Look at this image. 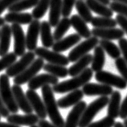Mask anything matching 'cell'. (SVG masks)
<instances>
[{"mask_svg": "<svg viewBox=\"0 0 127 127\" xmlns=\"http://www.w3.org/2000/svg\"><path fill=\"white\" fill-rule=\"evenodd\" d=\"M41 91L46 111L52 123L56 127H64L65 122L59 111L57 101L55 99L52 88L49 85H47L42 87Z\"/></svg>", "mask_w": 127, "mask_h": 127, "instance_id": "1", "label": "cell"}, {"mask_svg": "<svg viewBox=\"0 0 127 127\" xmlns=\"http://www.w3.org/2000/svg\"><path fill=\"white\" fill-rule=\"evenodd\" d=\"M93 75V70L89 68H87L81 73L76 76H73L72 79L60 83L58 82L56 85H53L52 90L56 93H65L74 91L87 84L92 79Z\"/></svg>", "mask_w": 127, "mask_h": 127, "instance_id": "2", "label": "cell"}, {"mask_svg": "<svg viewBox=\"0 0 127 127\" xmlns=\"http://www.w3.org/2000/svg\"><path fill=\"white\" fill-rule=\"evenodd\" d=\"M0 94L3 103L9 110V112L17 113L19 108L15 101L12 89L10 85L9 76L6 73L0 76Z\"/></svg>", "mask_w": 127, "mask_h": 127, "instance_id": "3", "label": "cell"}, {"mask_svg": "<svg viewBox=\"0 0 127 127\" xmlns=\"http://www.w3.org/2000/svg\"><path fill=\"white\" fill-rule=\"evenodd\" d=\"M109 100V99L107 96H103L96 99L94 101L91 102L88 106H86L80 120L78 127H88L92 122L93 119L97 114V113L108 105Z\"/></svg>", "mask_w": 127, "mask_h": 127, "instance_id": "4", "label": "cell"}, {"mask_svg": "<svg viewBox=\"0 0 127 127\" xmlns=\"http://www.w3.org/2000/svg\"><path fill=\"white\" fill-rule=\"evenodd\" d=\"M99 44V39L95 36H91L86 40L83 41L77 46H76L71 52H69L68 59L69 62H76L82 56L87 55L91 50L94 49L95 47Z\"/></svg>", "mask_w": 127, "mask_h": 127, "instance_id": "5", "label": "cell"}, {"mask_svg": "<svg viewBox=\"0 0 127 127\" xmlns=\"http://www.w3.org/2000/svg\"><path fill=\"white\" fill-rule=\"evenodd\" d=\"M43 65H44V61H43V59L39 57L35 59V61L24 71L22 72L18 76H15L14 84L22 85L26 84V83H28L43 68Z\"/></svg>", "mask_w": 127, "mask_h": 127, "instance_id": "6", "label": "cell"}, {"mask_svg": "<svg viewBox=\"0 0 127 127\" xmlns=\"http://www.w3.org/2000/svg\"><path fill=\"white\" fill-rule=\"evenodd\" d=\"M35 54L34 52L29 51L23 54L19 61H15L12 65H11L6 70V74L9 77H15V76L20 74L22 72L28 68L31 64L35 61Z\"/></svg>", "mask_w": 127, "mask_h": 127, "instance_id": "7", "label": "cell"}, {"mask_svg": "<svg viewBox=\"0 0 127 127\" xmlns=\"http://www.w3.org/2000/svg\"><path fill=\"white\" fill-rule=\"evenodd\" d=\"M35 54L38 57L43 59V61H48L50 64H59L62 66H67L69 64V61L67 56L61 54L60 52L50 51L46 48L39 47L35 50Z\"/></svg>", "mask_w": 127, "mask_h": 127, "instance_id": "8", "label": "cell"}, {"mask_svg": "<svg viewBox=\"0 0 127 127\" xmlns=\"http://www.w3.org/2000/svg\"><path fill=\"white\" fill-rule=\"evenodd\" d=\"M95 79L101 84L115 87L119 89H125L127 87V82L122 76L113 74L109 72L103 71V70L96 72Z\"/></svg>", "mask_w": 127, "mask_h": 127, "instance_id": "9", "label": "cell"}, {"mask_svg": "<svg viewBox=\"0 0 127 127\" xmlns=\"http://www.w3.org/2000/svg\"><path fill=\"white\" fill-rule=\"evenodd\" d=\"M14 38V52L17 56H22L26 52V36L22 27L12 23L11 26Z\"/></svg>", "mask_w": 127, "mask_h": 127, "instance_id": "10", "label": "cell"}, {"mask_svg": "<svg viewBox=\"0 0 127 127\" xmlns=\"http://www.w3.org/2000/svg\"><path fill=\"white\" fill-rule=\"evenodd\" d=\"M40 31V23L38 19H33L30 23L26 35V48L28 51H35L37 48L38 39Z\"/></svg>", "mask_w": 127, "mask_h": 127, "instance_id": "11", "label": "cell"}, {"mask_svg": "<svg viewBox=\"0 0 127 127\" xmlns=\"http://www.w3.org/2000/svg\"><path fill=\"white\" fill-rule=\"evenodd\" d=\"M26 96L28 97L29 103L32 107L33 110L35 112V114L39 117V119H45L47 118V113L44 103L39 97V96L35 90L28 89L26 92Z\"/></svg>", "mask_w": 127, "mask_h": 127, "instance_id": "12", "label": "cell"}, {"mask_svg": "<svg viewBox=\"0 0 127 127\" xmlns=\"http://www.w3.org/2000/svg\"><path fill=\"white\" fill-rule=\"evenodd\" d=\"M92 35L96 38L106 40H118L124 37L125 32L122 29L111 28H94L92 31Z\"/></svg>", "mask_w": 127, "mask_h": 127, "instance_id": "13", "label": "cell"}, {"mask_svg": "<svg viewBox=\"0 0 127 127\" xmlns=\"http://www.w3.org/2000/svg\"><path fill=\"white\" fill-rule=\"evenodd\" d=\"M82 91L84 95L92 96H109L113 93V88L111 86L104 84H95V83H87L83 86Z\"/></svg>", "mask_w": 127, "mask_h": 127, "instance_id": "14", "label": "cell"}, {"mask_svg": "<svg viewBox=\"0 0 127 127\" xmlns=\"http://www.w3.org/2000/svg\"><path fill=\"white\" fill-rule=\"evenodd\" d=\"M58 82V77L49 73H43V74L36 75L28 82V88L29 89L36 90L47 85H55Z\"/></svg>", "mask_w": 127, "mask_h": 127, "instance_id": "15", "label": "cell"}, {"mask_svg": "<svg viewBox=\"0 0 127 127\" xmlns=\"http://www.w3.org/2000/svg\"><path fill=\"white\" fill-rule=\"evenodd\" d=\"M85 101H81L73 106V108L67 117L66 122H64V127H78L80 120L86 108Z\"/></svg>", "mask_w": 127, "mask_h": 127, "instance_id": "16", "label": "cell"}, {"mask_svg": "<svg viewBox=\"0 0 127 127\" xmlns=\"http://www.w3.org/2000/svg\"><path fill=\"white\" fill-rule=\"evenodd\" d=\"M7 122L15 124L17 126H31L33 125H36L39 122V117L34 114V113H26L25 115H19L17 113H12L9 115L7 118Z\"/></svg>", "mask_w": 127, "mask_h": 127, "instance_id": "17", "label": "cell"}, {"mask_svg": "<svg viewBox=\"0 0 127 127\" xmlns=\"http://www.w3.org/2000/svg\"><path fill=\"white\" fill-rule=\"evenodd\" d=\"M13 94H14L15 101L17 103V105L23 113H32L33 111L32 107L29 103V101L24 93H23L20 85H14L12 87Z\"/></svg>", "mask_w": 127, "mask_h": 127, "instance_id": "18", "label": "cell"}, {"mask_svg": "<svg viewBox=\"0 0 127 127\" xmlns=\"http://www.w3.org/2000/svg\"><path fill=\"white\" fill-rule=\"evenodd\" d=\"M81 37L77 33L76 34H71L68 35L65 38H62L60 40L56 41L52 45V51L56 52H65L70 48H72L76 43H78L81 41Z\"/></svg>", "mask_w": 127, "mask_h": 127, "instance_id": "19", "label": "cell"}, {"mask_svg": "<svg viewBox=\"0 0 127 127\" xmlns=\"http://www.w3.org/2000/svg\"><path fill=\"white\" fill-rule=\"evenodd\" d=\"M84 97V93L82 90L76 89L74 91L70 92L68 95L58 100L57 105L58 107L62 109H66L68 107L74 106L80 102Z\"/></svg>", "mask_w": 127, "mask_h": 127, "instance_id": "20", "label": "cell"}, {"mask_svg": "<svg viewBox=\"0 0 127 127\" xmlns=\"http://www.w3.org/2000/svg\"><path fill=\"white\" fill-rule=\"evenodd\" d=\"M70 22L71 26L76 30L81 38L89 39L92 36V32L87 26V23L78 15H73L70 19Z\"/></svg>", "mask_w": 127, "mask_h": 127, "instance_id": "21", "label": "cell"}, {"mask_svg": "<svg viewBox=\"0 0 127 127\" xmlns=\"http://www.w3.org/2000/svg\"><path fill=\"white\" fill-rule=\"evenodd\" d=\"M12 32L10 25L4 24L0 30V56L7 54L11 45Z\"/></svg>", "mask_w": 127, "mask_h": 127, "instance_id": "22", "label": "cell"}, {"mask_svg": "<svg viewBox=\"0 0 127 127\" xmlns=\"http://www.w3.org/2000/svg\"><path fill=\"white\" fill-rule=\"evenodd\" d=\"M4 19L6 23L27 25L30 24V23L33 20V17L32 14L28 12H8L5 15Z\"/></svg>", "mask_w": 127, "mask_h": 127, "instance_id": "23", "label": "cell"}, {"mask_svg": "<svg viewBox=\"0 0 127 127\" xmlns=\"http://www.w3.org/2000/svg\"><path fill=\"white\" fill-rule=\"evenodd\" d=\"M48 23L51 27H56L61 20L62 11V0H50Z\"/></svg>", "mask_w": 127, "mask_h": 127, "instance_id": "24", "label": "cell"}, {"mask_svg": "<svg viewBox=\"0 0 127 127\" xmlns=\"http://www.w3.org/2000/svg\"><path fill=\"white\" fill-rule=\"evenodd\" d=\"M93 56L91 54H87L84 56H82L81 58L77 60L73 65H72L68 68V75L71 76H76L79 75L80 73H81L85 69L87 68L90 64L92 63Z\"/></svg>", "mask_w": 127, "mask_h": 127, "instance_id": "25", "label": "cell"}, {"mask_svg": "<svg viewBox=\"0 0 127 127\" xmlns=\"http://www.w3.org/2000/svg\"><path fill=\"white\" fill-rule=\"evenodd\" d=\"M122 95L118 91H113L111 94V97L108 103V116L113 118H117L119 117L120 108H121Z\"/></svg>", "mask_w": 127, "mask_h": 127, "instance_id": "26", "label": "cell"}, {"mask_svg": "<svg viewBox=\"0 0 127 127\" xmlns=\"http://www.w3.org/2000/svg\"><path fill=\"white\" fill-rule=\"evenodd\" d=\"M39 34H40L42 44L43 45V47L46 48H52V45L54 44L55 40L52 33L51 25L48 21H43L42 23H40Z\"/></svg>", "mask_w": 127, "mask_h": 127, "instance_id": "27", "label": "cell"}, {"mask_svg": "<svg viewBox=\"0 0 127 127\" xmlns=\"http://www.w3.org/2000/svg\"><path fill=\"white\" fill-rule=\"evenodd\" d=\"M86 4L91 10V11L99 15L100 16L111 18L113 15L111 9L96 0H86Z\"/></svg>", "mask_w": 127, "mask_h": 127, "instance_id": "28", "label": "cell"}, {"mask_svg": "<svg viewBox=\"0 0 127 127\" xmlns=\"http://www.w3.org/2000/svg\"><path fill=\"white\" fill-rule=\"evenodd\" d=\"M105 62V51L101 46H96L94 48V53L93 56L92 60V67L91 69L93 72H99L101 71Z\"/></svg>", "mask_w": 127, "mask_h": 127, "instance_id": "29", "label": "cell"}, {"mask_svg": "<svg viewBox=\"0 0 127 127\" xmlns=\"http://www.w3.org/2000/svg\"><path fill=\"white\" fill-rule=\"evenodd\" d=\"M99 44L112 59H118L122 54L119 47L116 45L114 43H113L111 40L101 39V40H99Z\"/></svg>", "mask_w": 127, "mask_h": 127, "instance_id": "30", "label": "cell"}, {"mask_svg": "<svg viewBox=\"0 0 127 127\" xmlns=\"http://www.w3.org/2000/svg\"><path fill=\"white\" fill-rule=\"evenodd\" d=\"M43 68L45 72H48L49 74H52L58 78H64L68 75V69L65 66L48 63L44 64Z\"/></svg>", "mask_w": 127, "mask_h": 127, "instance_id": "31", "label": "cell"}, {"mask_svg": "<svg viewBox=\"0 0 127 127\" xmlns=\"http://www.w3.org/2000/svg\"><path fill=\"white\" fill-rule=\"evenodd\" d=\"M71 27V22L68 17H64L59 21L58 24L56 26V29L53 33V38L54 40L58 41L64 37L66 32L68 31Z\"/></svg>", "mask_w": 127, "mask_h": 127, "instance_id": "32", "label": "cell"}, {"mask_svg": "<svg viewBox=\"0 0 127 127\" xmlns=\"http://www.w3.org/2000/svg\"><path fill=\"white\" fill-rule=\"evenodd\" d=\"M75 7L78 12V15L80 17L84 19L87 23H91L93 18L92 11L89 6H87L86 2H84V0H76L75 3Z\"/></svg>", "mask_w": 127, "mask_h": 127, "instance_id": "33", "label": "cell"}, {"mask_svg": "<svg viewBox=\"0 0 127 127\" xmlns=\"http://www.w3.org/2000/svg\"><path fill=\"white\" fill-rule=\"evenodd\" d=\"M91 24L96 28H115L118 25V23L115 19H112V17L109 18L99 16V17L93 18Z\"/></svg>", "mask_w": 127, "mask_h": 127, "instance_id": "34", "label": "cell"}, {"mask_svg": "<svg viewBox=\"0 0 127 127\" xmlns=\"http://www.w3.org/2000/svg\"><path fill=\"white\" fill-rule=\"evenodd\" d=\"M39 0H19L8 8L9 12H20L36 6Z\"/></svg>", "mask_w": 127, "mask_h": 127, "instance_id": "35", "label": "cell"}, {"mask_svg": "<svg viewBox=\"0 0 127 127\" xmlns=\"http://www.w3.org/2000/svg\"><path fill=\"white\" fill-rule=\"evenodd\" d=\"M50 6V0H39L38 3L32 10V15L33 19L39 20L46 14Z\"/></svg>", "mask_w": 127, "mask_h": 127, "instance_id": "36", "label": "cell"}, {"mask_svg": "<svg viewBox=\"0 0 127 127\" xmlns=\"http://www.w3.org/2000/svg\"><path fill=\"white\" fill-rule=\"evenodd\" d=\"M1 57L2 58L0 59V72L8 68L17 60V56L15 54V52H8L7 54L1 56Z\"/></svg>", "mask_w": 127, "mask_h": 127, "instance_id": "37", "label": "cell"}, {"mask_svg": "<svg viewBox=\"0 0 127 127\" xmlns=\"http://www.w3.org/2000/svg\"><path fill=\"white\" fill-rule=\"evenodd\" d=\"M115 65L121 76L127 82V63L123 57H118L115 61Z\"/></svg>", "mask_w": 127, "mask_h": 127, "instance_id": "38", "label": "cell"}, {"mask_svg": "<svg viewBox=\"0 0 127 127\" xmlns=\"http://www.w3.org/2000/svg\"><path fill=\"white\" fill-rule=\"evenodd\" d=\"M115 125V120L114 118H110L107 116L106 118H102L101 121L91 122L88 126V127H113Z\"/></svg>", "mask_w": 127, "mask_h": 127, "instance_id": "39", "label": "cell"}, {"mask_svg": "<svg viewBox=\"0 0 127 127\" xmlns=\"http://www.w3.org/2000/svg\"><path fill=\"white\" fill-rule=\"evenodd\" d=\"M109 8L112 10L113 12H117L118 15H122L127 18V5L120 3L118 2H110Z\"/></svg>", "mask_w": 127, "mask_h": 127, "instance_id": "40", "label": "cell"}, {"mask_svg": "<svg viewBox=\"0 0 127 127\" xmlns=\"http://www.w3.org/2000/svg\"><path fill=\"white\" fill-rule=\"evenodd\" d=\"M76 0H62V11L63 17H68L71 15L73 6H75Z\"/></svg>", "mask_w": 127, "mask_h": 127, "instance_id": "41", "label": "cell"}, {"mask_svg": "<svg viewBox=\"0 0 127 127\" xmlns=\"http://www.w3.org/2000/svg\"><path fill=\"white\" fill-rule=\"evenodd\" d=\"M118 44L122 54L123 55V58L127 63V39L125 38L118 39Z\"/></svg>", "mask_w": 127, "mask_h": 127, "instance_id": "42", "label": "cell"}, {"mask_svg": "<svg viewBox=\"0 0 127 127\" xmlns=\"http://www.w3.org/2000/svg\"><path fill=\"white\" fill-rule=\"evenodd\" d=\"M19 0H0V15H2L6 9L15 4Z\"/></svg>", "mask_w": 127, "mask_h": 127, "instance_id": "43", "label": "cell"}, {"mask_svg": "<svg viewBox=\"0 0 127 127\" xmlns=\"http://www.w3.org/2000/svg\"><path fill=\"white\" fill-rule=\"evenodd\" d=\"M115 19L117 23H118V25L121 27V28L123 30V32L127 35V18L124 17V16H122V15H118L116 16Z\"/></svg>", "mask_w": 127, "mask_h": 127, "instance_id": "44", "label": "cell"}, {"mask_svg": "<svg viewBox=\"0 0 127 127\" xmlns=\"http://www.w3.org/2000/svg\"><path fill=\"white\" fill-rule=\"evenodd\" d=\"M119 116L122 119L127 118V96H126L125 100L121 105V108H120V113Z\"/></svg>", "mask_w": 127, "mask_h": 127, "instance_id": "45", "label": "cell"}, {"mask_svg": "<svg viewBox=\"0 0 127 127\" xmlns=\"http://www.w3.org/2000/svg\"><path fill=\"white\" fill-rule=\"evenodd\" d=\"M0 115L2 118H6L10 115V112L7 109V108L6 107L5 104L2 101V99L1 97V94H0Z\"/></svg>", "mask_w": 127, "mask_h": 127, "instance_id": "46", "label": "cell"}, {"mask_svg": "<svg viewBox=\"0 0 127 127\" xmlns=\"http://www.w3.org/2000/svg\"><path fill=\"white\" fill-rule=\"evenodd\" d=\"M38 124L39 127H56L54 124L50 123L49 122L46 121L45 119H39Z\"/></svg>", "mask_w": 127, "mask_h": 127, "instance_id": "47", "label": "cell"}, {"mask_svg": "<svg viewBox=\"0 0 127 127\" xmlns=\"http://www.w3.org/2000/svg\"><path fill=\"white\" fill-rule=\"evenodd\" d=\"M0 127H20V126L15 125V124H11V123H9V122H0Z\"/></svg>", "mask_w": 127, "mask_h": 127, "instance_id": "48", "label": "cell"}, {"mask_svg": "<svg viewBox=\"0 0 127 127\" xmlns=\"http://www.w3.org/2000/svg\"><path fill=\"white\" fill-rule=\"evenodd\" d=\"M96 1L100 2L101 3H102V4H104L105 6H108L110 4V0H96Z\"/></svg>", "mask_w": 127, "mask_h": 127, "instance_id": "49", "label": "cell"}, {"mask_svg": "<svg viewBox=\"0 0 127 127\" xmlns=\"http://www.w3.org/2000/svg\"><path fill=\"white\" fill-rule=\"evenodd\" d=\"M113 2H118L120 3H123V4L127 5V0H112Z\"/></svg>", "mask_w": 127, "mask_h": 127, "instance_id": "50", "label": "cell"}, {"mask_svg": "<svg viewBox=\"0 0 127 127\" xmlns=\"http://www.w3.org/2000/svg\"><path fill=\"white\" fill-rule=\"evenodd\" d=\"M5 19L4 18H2L1 16H0V27H2L3 25L5 24Z\"/></svg>", "mask_w": 127, "mask_h": 127, "instance_id": "51", "label": "cell"}, {"mask_svg": "<svg viewBox=\"0 0 127 127\" xmlns=\"http://www.w3.org/2000/svg\"><path fill=\"white\" fill-rule=\"evenodd\" d=\"M113 127H124V126L121 122H115V125Z\"/></svg>", "mask_w": 127, "mask_h": 127, "instance_id": "52", "label": "cell"}, {"mask_svg": "<svg viewBox=\"0 0 127 127\" xmlns=\"http://www.w3.org/2000/svg\"><path fill=\"white\" fill-rule=\"evenodd\" d=\"M123 126H124V127H127V118L124 119V123H123Z\"/></svg>", "mask_w": 127, "mask_h": 127, "instance_id": "53", "label": "cell"}, {"mask_svg": "<svg viewBox=\"0 0 127 127\" xmlns=\"http://www.w3.org/2000/svg\"><path fill=\"white\" fill-rule=\"evenodd\" d=\"M30 127H39V126H36V125H33V126H31Z\"/></svg>", "mask_w": 127, "mask_h": 127, "instance_id": "54", "label": "cell"}, {"mask_svg": "<svg viewBox=\"0 0 127 127\" xmlns=\"http://www.w3.org/2000/svg\"><path fill=\"white\" fill-rule=\"evenodd\" d=\"M0 119H1V115H0Z\"/></svg>", "mask_w": 127, "mask_h": 127, "instance_id": "55", "label": "cell"}]
</instances>
